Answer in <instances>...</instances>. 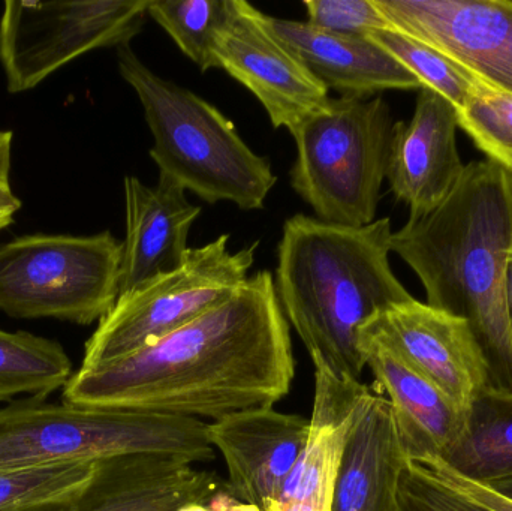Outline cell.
I'll return each instance as SVG.
<instances>
[{
  "mask_svg": "<svg viewBox=\"0 0 512 511\" xmlns=\"http://www.w3.org/2000/svg\"><path fill=\"white\" fill-rule=\"evenodd\" d=\"M295 375L289 324L274 276L256 273L230 299L156 344L107 365L80 368L66 404L222 419L271 408Z\"/></svg>",
  "mask_w": 512,
  "mask_h": 511,
  "instance_id": "obj_1",
  "label": "cell"
},
{
  "mask_svg": "<svg viewBox=\"0 0 512 511\" xmlns=\"http://www.w3.org/2000/svg\"><path fill=\"white\" fill-rule=\"evenodd\" d=\"M512 249V176L495 162L466 165L436 209L391 236L420 278L427 305L466 321L480 345L490 389L512 393V332L505 270Z\"/></svg>",
  "mask_w": 512,
  "mask_h": 511,
  "instance_id": "obj_2",
  "label": "cell"
},
{
  "mask_svg": "<svg viewBox=\"0 0 512 511\" xmlns=\"http://www.w3.org/2000/svg\"><path fill=\"white\" fill-rule=\"evenodd\" d=\"M391 219L364 227L295 215L283 225L274 278L288 324L313 365L361 381V332L391 306L414 297L390 264Z\"/></svg>",
  "mask_w": 512,
  "mask_h": 511,
  "instance_id": "obj_3",
  "label": "cell"
},
{
  "mask_svg": "<svg viewBox=\"0 0 512 511\" xmlns=\"http://www.w3.org/2000/svg\"><path fill=\"white\" fill-rule=\"evenodd\" d=\"M117 66L143 105L159 176L209 204L230 201L242 210L264 209L276 174L240 137L233 120L192 90L159 77L131 45L117 48Z\"/></svg>",
  "mask_w": 512,
  "mask_h": 511,
  "instance_id": "obj_4",
  "label": "cell"
},
{
  "mask_svg": "<svg viewBox=\"0 0 512 511\" xmlns=\"http://www.w3.org/2000/svg\"><path fill=\"white\" fill-rule=\"evenodd\" d=\"M132 455L215 458L207 423L144 411L53 405L39 399L0 408V473Z\"/></svg>",
  "mask_w": 512,
  "mask_h": 511,
  "instance_id": "obj_5",
  "label": "cell"
},
{
  "mask_svg": "<svg viewBox=\"0 0 512 511\" xmlns=\"http://www.w3.org/2000/svg\"><path fill=\"white\" fill-rule=\"evenodd\" d=\"M394 123L381 96H340L292 129L297 158L291 186L315 218L345 227L376 221Z\"/></svg>",
  "mask_w": 512,
  "mask_h": 511,
  "instance_id": "obj_6",
  "label": "cell"
},
{
  "mask_svg": "<svg viewBox=\"0 0 512 511\" xmlns=\"http://www.w3.org/2000/svg\"><path fill=\"white\" fill-rule=\"evenodd\" d=\"M123 243L93 236L30 234L0 245V311L90 326L119 299Z\"/></svg>",
  "mask_w": 512,
  "mask_h": 511,
  "instance_id": "obj_7",
  "label": "cell"
},
{
  "mask_svg": "<svg viewBox=\"0 0 512 511\" xmlns=\"http://www.w3.org/2000/svg\"><path fill=\"white\" fill-rule=\"evenodd\" d=\"M228 239L189 248L179 269L119 296L87 341L81 368L132 356L234 296L248 282L258 242L231 252Z\"/></svg>",
  "mask_w": 512,
  "mask_h": 511,
  "instance_id": "obj_8",
  "label": "cell"
},
{
  "mask_svg": "<svg viewBox=\"0 0 512 511\" xmlns=\"http://www.w3.org/2000/svg\"><path fill=\"white\" fill-rule=\"evenodd\" d=\"M149 5L150 0H8L0 17L6 90L27 92L89 51L131 44Z\"/></svg>",
  "mask_w": 512,
  "mask_h": 511,
  "instance_id": "obj_9",
  "label": "cell"
},
{
  "mask_svg": "<svg viewBox=\"0 0 512 511\" xmlns=\"http://www.w3.org/2000/svg\"><path fill=\"white\" fill-rule=\"evenodd\" d=\"M393 29L512 96V0H373Z\"/></svg>",
  "mask_w": 512,
  "mask_h": 511,
  "instance_id": "obj_10",
  "label": "cell"
},
{
  "mask_svg": "<svg viewBox=\"0 0 512 511\" xmlns=\"http://www.w3.org/2000/svg\"><path fill=\"white\" fill-rule=\"evenodd\" d=\"M218 68L248 87L273 128L289 132L328 101V89L246 0H228V18L215 45Z\"/></svg>",
  "mask_w": 512,
  "mask_h": 511,
  "instance_id": "obj_11",
  "label": "cell"
},
{
  "mask_svg": "<svg viewBox=\"0 0 512 511\" xmlns=\"http://www.w3.org/2000/svg\"><path fill=\"white\" fill-rule=\"evenodd\" d=\"M227 488L176 456L132 455L96 462L89 482L5 511H179Z\"/></svg>",
  "mask_w": 512,
  "mask_h": 511,
  "instance_id": "obj_12",
  "label": "cell"
},
{
  "mask_svg": "<svg viewBox=\"0 0 512 511\" xmlns=\"http://www.w3.org/2000/svg\"><path fill=\"white\" fill-rule=\"evenodd\" d=\"M363 332L387 342L460 410L490 389L480 345L466 321L412 299L391 306Z\"/></svg>",
  "mask_w": 512,
  "mask_h": 511,
  "instance_id": "obj_13",
  "label": "cell"
},
{
  "mask_svg": "<svg viewBox=\"0 0 512 511\" xmlns=\"http://www.w3.org/2000/svg\"><path fill=\"white\" fill-rule=\"evenodd\" d=\"M310 420L255 408L207 423V437L228 468L227 491L261 509L277 500L309 438Z\"/></svg>",
  "mask_w": 512,
  "mask_h": 511,
  "instance_id": "obj_14",
  "label": "cell"
},
{
  "mask_svg": "<svg viewBox=\"0 0 512 511\" xmlns=\"http://www.w3.org/2000/svg\"><path fill=\"white\" fill-rule=\"evenodd\" d=\"M457 111L435 90L421 87L409 122L394 123L387 180L409 218L436 209L451 194L466 165L457 149Z\"/></svg>",
  "mask_w": 512,
  "mask_h": 511,
  "instance_id": "obj_15",
  "label": "cell"
},
{
  "mask_svg": "<svg viewBox=\"0 0 512 511\" xmlns=\"http://www.w3.org/2000/svg\"><path fill=\"white\" fill-rule=\"evenodd\" d=\"M361 351L387 393L409 461H441L456 446L468 413L378 336L361 332Z\"/></svg>",
  "mask_w": 512,
  "mask_h": 511,
  "instance_id": "obj_16",
  "label": "cell"
},
{
  "mask_svg": "<svg viewBox=\"0 0 512 511\" xmlns=\"http://www.w3.org/2000/svg\"><path fill=\"white\" fill-rule=\"evenodd\" d=\"M126 237L120 266L119 296L182 266L192 225L201 213L186 189L159 176L155 186L126 176Z\"/></svg>",
  "mask_w": 512,
  "mask_h": 511,
  "instance_id": "obj_17",
  "label": "cell"
},
{
  "mask_svg": "<svg viewBox=\"0 0 512 511\" xmlns=\"http://www.w3.org/2000/svg\"><path fill=\"white\" fill-rule=\"evenodd\" d=\"M408 461L390 401L367 387L343 450L331 511H399Z\"/></svg>",
  "mask_w": 512,
  "mask_h": 511,
  "instance_id": "obj_18",
  "label": "cell"
},
{
  "mask_svg": "<svg viewBox=\"0 0 512 511\" xmlns=\"http://www.w3.org/2000/svg\"><path fill=\"white\" fill-rule=\"evenodd\" d=\"M277 36L306 68L342 98L369 99L382 90H420L421 81L367 36L345 35L313 27L307 21L268 15Z\"/></svg>",
  "mask_w": 512,
  "mask_h": 511,
  "instance_id": "obj_19",
  "label": "cell"
},
{
  "mask_svg": "<svg viewBox=\"0 0 512 511\" xmlns=\"http://www.w3.org/2000/svg\"><path fill=\"white\" fill-rule=\"evenodd\" d=\"M366 390L361 381L340 380L322 366H315L309 438L277 500L331 509L343 450L354 425L358 402Z\"/></svg>",
  "mask_w": 512,
  "mask_h": 511,
  "instance_id": "obj_20",
  "label": "cell"
},
{
  "mask_svg": "<svg viewBox=\"0 0 512 511\" xmlns=\"http://www.w3.org/2000/svg\"><path fill=\"white\" fill-rule=\"evenodd\" d=\"M460 479L492 486L512 480V393L484 390L471 404L456 446L441 459Z\"/></svg>",
  "mask_w": 512,
  "mask_h": 511,
  "instance_id": "obj_21",
  "label": "cell"
},
{
  "mask_svg": "<svg viewBox=\"0 0 512 511\" xmlns=\"http://www.w3.org/2000/svg\"><path fill=\"white\" fill-rule=\"evenodd\" d=\"M72 375L71 359L59 342L0 329V402L20 395L45 401Z\"/></svg>",
  "mask_w": 512,
  "mask_h": 511,
  "instance_id": "obj_22",
  "label": "cell"
},
{
  "mask_svg": "<svg viewBox=\"0 0 512 511\" xmlns=\"http://www.w3.org/2000/svg\"><path fill=\"white\" fill-rule=\"evenodd\" d=\"M152 17L201 71L218 68L215 45L228 18V0H150Z\"/></svg>",
  "mask_w": 512,
  "mask_h": 511,
  "instance_id": "obj_23",
  "label": "cell"
},
{
  "mask_svg": "<svg viewBox=\"0 0 512 511\" xmlns=\"http://www.w3.org/2000/svg\"><path fill=\"white\" fill-rule=\"evenodd\" d=\"M367 38L381 45L408 68L423 87L444 96L456 111L462 110L469 99L484 86L465 69L451 62L435 48L405 35L396 29L373 30Z\"/></svg>",
  "mask_w": 512,
  "mask_h": 511,
  "instance_id": "obj_24",
  "label": "cell"
},
{
  "mask_svg": "<svg viewBox=\"0 0 512 511\" xmlns=\"http://www.w3.org/2000/svg\"><path fill=\"white\" fill-rule=\"evenodd\" d=\"M457 122L489 161L512 176V96L483 86L457 111Z\"/></svg>",
  "mask_w": 512,
  "mask_h": 511,
  "instance_id": "obj_25",
  "label": "cell"
},
{
  "mask_svg": "<svg viewBox=\"0 0 512 511\" xmlns=\"http://www.w3.org/2000/svg\"><path fill=\"white\" fill-rule=\"evenodd\" d=\"M95 468L96 462H80L0 473V511L74 491L89 482Z\"/></svg>",
  "mask_w": 512,
  "mask_h": 511,
  "instance_id": "obj_26",
  "label": "cell"
},
{
  "mask_svg": "<svg viewBox=\"0 0 512 511\" xmlns=\"http://www.w3.org/2000/svg\"><path fill=\"white\" fill-rule=\"evenodd\" d=\"M399 511H496L466 494L429 462L408 461L399 485Z\"/></svg>",
  "mask_w": 512,
  "mask_h": 511,
  "instance_id": "obj_27",
  "label": "cell"
},
{
  "mask_svg": "<svg viewBox=\"0 0 512 511\" xmlns=\"http://www.w3.org/2000/svg\"><path fill=\"white\" fill-rule=\"evenodd\" d=\"M307 23L328 32L366 36L393 29L373 0H304Z\"/></svg>",
  "mask_w": 512,
  "mask_h": 511,
  "instance_id": "obj_28",
  "label": "cell"
},
{
  "mask_svg": "<svg viewBox=\"0 0 512 511\" xmlns=\"http://www.w3.org/2000/svg\"><path fill=\"white\" fill-rule=\"evenodd\" d=\"M12 141L14 132L0 131V231L14 224L15 215L23 206L12 189Z\"/></svg>",
  "mask_w": 512,
  "mask_h": 511,
  "instance_id": "obj_29",
  "label": "cell"
},
{
  "mask_svg": "<svg viewBox=\"0 0 512 511\" xmlns=\"http://www.w3.org/2000/svg\"><path fill=\"white\" fill-rule=\"evenodd\" d=\"M429 462L430 465L436 468L442 476L447 477L451 483L459 486L460 489L466 492V494L471 495V497L477 498L481 503L486 504V506L492 507L493 510L496 511H512V501L508 500V498L502 497V495L496 494L492 489L487 488L484 485H478V483L468 482V480L460 479L456 474L451 473L450 470L444 467L441 462L438 461H423Z\"/></svg>",
  "mask_w": 512,
  "mask_h": 511,
  "instance_id": "obj_30",
  "label": "cell"
},
{
  "mask_svg": "<svg viewBox=\"0 0 512 511\" xmlns=\"http://www.w3.org/2000/svg\"><path fill=\"white\" fill-rule=\"evenodd\" d=\"M179 511H262L254 504L242 503L234 498L227 488L215 492L207 503L189 504Z\"/></svg>",
  "mask_w": 512,
  "mask_h": 511,
  "instance_id": "obj_31",
  "label": "cell"
},
{
  "mask_svg": "<svg viewBox=\"0 0 512 511\" xmlns=\"http://www.w3.org/2000/svg\"><path fill=\"white\" fill-rule=\"evenodd\" d=\"M261 509L262 511H331V509L315 506V504L297 503V501L282 503L279 500H267L262 504Z\"/></svg>",
  "mask_w": 512,
  "mask_h": 511,
  "instance_id": "obj_32",
  "label": "cell"
},
{
  "mask_svg": "<svg viewBox=\"0 0 512 511\" xmlns=\"http://www.w3.org/2000/svg\"><path fill=\"white\" fill-rule=\"evenodd\" d=\"M505 305H507L508 320H510L512 332V249L507 261V270H505Z\"/></svg>",
  "mask_w": 512,
  "mask_h": 511,
  "instance_id": "obj_33",
  "label": "cell"
}]
</instances>
